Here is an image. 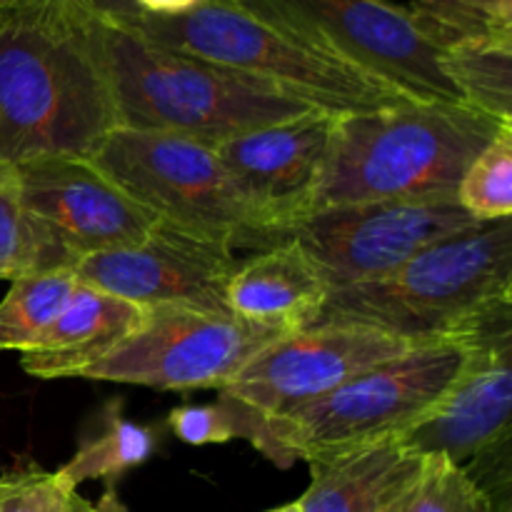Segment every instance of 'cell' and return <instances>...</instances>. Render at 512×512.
<instances>
[{
    "label": "cell",
    "instance_id": "1",
    "mask_svg": "<svg viewBox=\"0 0 512 512\" xmlns=\"http://www.w3.org/2000/svg\"><path fill=\"white\" fill-rule=\"evenodd\" d=\"M70 0L0 8V165L90 158L118 128L90 23Z\"/></svg>",
    "mask_w": 512,
    "mask_h": 512
},
{
    "label": "cell",
    "instance_id": "2",
    "mask_svg": "<svg viewBox=\"0 0 512 512\" xmlns=\"http://www.w3.org/2000/svg\"><path fill=\"white\" fill-rule=\"evenodd\" d=\"M118 128L218 145L310 113L308 103L243 73L155 45L128 25L90 23Z\"/></svg>",
    "mask_w": 512,
    "mask_h": 512
},
{
    "label": "cell",
    "instance_id": "3",
    "mask_svg": "<svg viewBox=\"0 0 512 512\" xmlns=\"http://www.w3.org/2000/svg\"><path fill=\"white\" fill-rule=\"evenodd\" d=\"M500 123L468 105L445 103L340 115L315 210L370 200L455 198L465 168Z\"/></svg>",
    "mask_w": 512,
    "mask_h": 512
},
{
    "label": "cell",
    "instance_id": "4",
    "mask_svg": "<svg viewBox=\"0 0 512 512\" xmlns=\"http://www.w3.org/2000/svg\"><path fill=\"white\" fill-rule=\"evenodd\" d=\"M508 300L512 218L430 245L373 283L330 290L315 323L365 325L413 345L458 343Z\"/></svg>",
    "mask_w": 512,
    "mask_h": 512
},
{
    "label": "cell",
    "instance_id": "5",
    "mask_svg": "<svg viewBox=\"0 0 512 512\" xmlns=\"http://www.w3.org/2000/svg\"><path fill=\"white\" fill-rule=\"evenodd\" d=\"M128 28L175 53L273 85L335 118L413 103L240 0H203L178 18L140 15Z\"/></svg>",
    "mask_w": 512,
    "mask_h": 512
},
{
    "label": "cell",
    "instance_id": "6",
    "mask_svg": "<svg viewBox=\"0 0 512 512\" xmlns=\"http://www.w3.org/2000/svg\"><path fill=\"white\" fill-rule=\"evenodd\" d=\"M463 358L460 343L420 345L265 425L253 445L278 468H290L400 438L443 400Z\"/></svg>",
    "mask_w": 512,
    "mask_h": 512
},
{
    "label": "cell",
    "instance_id": "7",
    "mask_svg": "<svg viewBox=\"0 0 512 512\" xmlns=\"http://www.w3.org/2000/svg\"><path fill=\"white\" fill-rule=\"evenodd\" d=\"M88 160L168 228L233 253H255L273 245L250 215L213 145L180 135L113 128Z\"/></svg>",
    "mask_w": 512,
    "mask_h": 512
},
{
    "label": "cell",
    "instance_id": "8",
    "mask_svg": "<svg viewBox=\"0 0 512 512\" xmlns=\"http://www.w3.org/2000/svg\"><path fill=\"white\" fill-rule=\"evenodd\" d=\"M413 103L465 105L428 25L395 0H240Z\"/></svg>",
    "mask_w": 512,
    "mask_h": 512
},
{
    "label": "cell",
    "instance_id": "9",
    "mask_svg": "<svg viewBox=\"0 0 512 512\" xmlns=\"http://www.w3.org/2000/svg\"><path fill=\"white\" fill-rule=\"evenodd\" d=\"M283 335L223 310L150 305L140 328L83 378L153 390H220Z\"/></svg>",
    "mask_w": 512,
    "mask_h": 512
},
{
    "label": "cell",
    "instance_id": "10",
    "mask_svg": "<svg viewBox=\"0 0 512 512\" xmlns=\"http://www.w3.org/2000/svg\"><path fill=\"white\" fill-rule=\"evenodd\" d=\"M420 345L355 323H315L260 350L243 373L220 388V403L243 420V440L315 403L353 375Z\"/></svg>",
    "mask_w": 512,
    "mask_h": 512
},
{
    "label": "cell",
    "instance_id": "11",
    "mask_svg": "<svg viewBox=\"0 0 512 512\" xmlns=\"http://www.w3.org/2000/svg\"><path fill=\"white\" fill-rule=\"evenodd\" d=\"M478 225L455 198L370 200L315 210L290 238L313 258L328 288L338 290L385 278L430 245Z\"/></svg>",
    "mask_w": 512,
    "mask_h": 512
},
{
    "label": "cell",
    "instance_id": "12",
    "mask_svg": "<svg viewBox=\"0 0 512 512\" xmlns=\"http://www.w3.org/2000/svg\"><path fill=\"white\" fill-rule=\"evenodd\" d=\"M463 365L443 400L400 443L420 455H445L465 468L510 443L512 300L490 310L458 340Z\"/></svg>",
    "mask_w": 512,
    "mask_h": 512
},
{
    "label": "cell",
    "instance_id": "13",
    "mask_svg": "<svg viewBox=\"0 0 512 512\" xmlns=\"http://www.w3.org/2000/svg\"><path fill=\"white\" fill-rule=\"evenodd\" d=\"M23 205L65 265L135 248L158 220L88 158L50 155L15 165Z\"/></svg>",
    "mask_w": 512,
    "mask_h": 512
},
{
    "label": "cell",
    "instance_id": "14",
    "mask_svg": "<svg viewBox=\"0 0 512 512\" xmlns=\"http://www.w3.org/2000/svg\"><path fill=\"white\" fill-rule=\"evenodd\" d=\"M333 125L335 115L310 110L215 145L225 173L273 245L288 240L315 210Z\"/></svg>",
    "mask_w": 512,
    "mask_h": 512
},
{
    "label": "cell",
    "instance_id": "15",
    "mask_svg": "<svg viewBox=\"0 0 512 512\" xmlns=\"http://www.w3.org/2000/svg\"><path fill=\"white\" fill-rule=\"evenodd\" d=\"M238 255L158 223L135 248L85 255L73 265L80 283L135 305L180 303L203 310L225 308V288Z\"/></svg>",
    "mask_w": 512,
    "mask_h": 512
},
{
    "label": "cell",
    "instance_id": "16",
    "mask_svg": "<svg viewBox=\"0 0 512 512\" xmlns=\"http://www.w3.org/2000/svg\"><path fill=\"white\" fill-rule=\"evenodd\" d=\"M330 288L298 240L288 238L250 258H240L225 288V308L235 318L295 333L315 323Z\"/></svg>",
    "mask_w": 512,
    "mask_h": 512
},
{
    "label": "cell",
    "instance_id": "17",
    "mask_svg": "<svg viewBox=\"0 0 512 512\" xmlns=\"http://www.w3.org/2000/svg\"><path fill=\"white\" fill-rule=\"evenodd\" d=\"M143 318V305L78 283L58 320L33 348L20 353V368L40 380L83 378L85 370L108 358L130 338Z\"/></svg>",
    "mask_w": 512,
    "mask_h": 512
},
{
    "label": "cell",
    "instance_id": "18",
    "mask_svg": "<svg viewBox=\"0 0 512 512\" xmlns=\"http://www.w3.org/2000/svg\"><path fill=\"white\" fill-rule=\"evenodd\" d=\"M425 455L395 440L310 460L300 512H393L423 470Z\"/></svg>",
    "mask_w": 512,
    "mask_h": 512
},
{
    "label": "cell",
    "instance_id": "19",
    "mask_svg": "<svg viewBox=\"0 0 512 512\" xmlns=\"http://www.w3.org/2000/svg\"><path fill=\"white\" fill-rule=\"evenodd\" d=\"M443 70L468 108L512 120V35H473L443 48Z\"/></svg>",
    "mask_w": 512,
    "mask_h": 512
},
{
    "label": "cell",
    "instance_id": "20",
    "mask_svg": "<svg viewBox=\"0 0 512 512\" xmlns=\"http://www.w3.org/2000/svg\"><path fill=\"white\" fill-rule=\"evenodd\" d=\"M155 448L158 438L153 430L125 418L123 405L115 400L100 415L93 433L83 435L73 458L55 473L70 490H78L90 480H108V485H115L120 475L148 463Z\"/></svg>",
    "mask_w": 512,
    "mask_h": 512
},
{
    "label": "cell",
    "instance_id": "21",
    "mask_svg": "<svg viewBox=\"0 0 512 512\" xmlns=\"http://www.w3.org/2000/svg\"><path fill=\"white\" fill-rule=\"evenodd\" d=\"M73 268H48L10 280L0 300V350L25 353L58 320L78 288Z\"/></svg>",
    "mask_w": 512,
    "mask_h": 512
},
{
    "label": "cell",
    "instance_id": "22",
    "mask_svg": "<svg viewBox=\"0 0 512 512\" xmlns=\"http://www.w3.org/2000/svg\"><path fill=\"white\" fill-rule=\"evenodd\" d=\"M48 268L70 265L25 210L15 165H0V280Z\"/></svg>",
    "mask_w": 512,
    "mask_h": 512
},
{
    "label": "cell",
    "instance_id": "23",
    "mask_svg": "<svg viewBox=\"0 0 512 512\" xmlns=\"http://www.w3.org/2000/svg\"><path fill=\"white\" fill-rule=\"evenodd\" d=\"M455 200L478 223L512 218V120H503L485 148L470 160Z\"/></svg>",
    "mask_w": 512,
    "mask_h": 512
},
{
    "label": "cell",
    "instance_id": "24",
    "mask_svg": "<svg viewBox=\"0 0 512 512\" xmlns=\"http://www.w3.org/2000/svg\"><path fill=\"white\" fill-rule=\"evenodd\" d=\"M493 500L445 455H425L423 470L393 512H488Z\"/></svg>",
    "mask_w": 512,
    "mask_h": 512
},
{
    "label": "cell",
    "instance_id": "25",
    "mask_svg": "<svg viewBox=\"0 0 512 512\" xmlns=\"http://www.w3.org/2000/svg\"><path fill=\"white\" fill-rule=\"evenodd\" d=\"M440 48L473 35H512V0H410Z\"/></svg>",
    "mask_w": 512,
    "mask_h": 512
},
{
    "label": "cell",
    "instance_id": "26",
    "mask_svg": "<svg viewBox=\"0 0 512 512\" xmlns=\"http://www.w3.org/2000/svg\"><path fill=\"white\" fill-rule=\"evenodd\" d=\"M3 493H0V512H60L73 490L58 478V473L25 465L0 475Z\"/></svg>",
    "mask_w": 512,
    "mask_h": 512
},
{
    "label": "cell",
    "instance_id": "27",
    "mask_svg": "<svg viewBox=\"0 0 512 512\" xmlns=\"http://www.w3.org/2000/svg\"><path fill=\"white\" fill-rule=\"evenodd\" d=\"M168 428L185 445H220L243 438V420L225 403L213 405H180L170 410Z\"/></svg>",
    "mask_w": 512,
    "mask_h": 512
},
{
    "label": "cell",
    "instance_id": "28",
    "mask_svg": "<svg viewBox=\"0 0 512 512\" xmlns=\"http://www.w3.org/2000/svg\"><path fill=\"white\" fill-rule=\"evenodd\" d=\"M70 3L83 8L85 13L95 15L98 20H105V23L133 25L140 18L133 0H70Z\"/></svg>",
    "mask_w": 512,
    "mask_h": 512
},
{
    "label": "cell",
    "instance_id": "29",
    "mask_svg": "<svg viewBox=\"0 0 512 512\" xmlns=\"http://www.w3.org/2000/svg\"><path fill=\"white\" fill-rule=\"evenodd\" d=\"M60 512H130L128 508L123 505V500L118 498V490H115V485H108L105 488V493L100 495V500H88L83 498V495H78V490H73V493L65 498V505Z\"/></svg>",
    "mask_w": 512,
    "mask_h": 512
},
{
    "label": "cell",
    "instance_id": "30",
    "mask_svg": "<svg viewBox=\"0 0 512 512\" xmlns=\"http://www.w3.org/2000/svg\"><path fill=\"white\" fill-rule=\"evenodd\" d=\"M203 0H133L135 10L148 18H178V15L190 13Z\"/></svg>",
    "mask_w": 512,
    "mask_h": 512
},
{
    "label": "cell",
    "instance_id": "31",
    "mask_svg": "<svg viewBox=\"0 0 512 512\" xmlns=\"http://www.w3.org/2000/svg\"><path fill=\"white\" fill-rule=\"evenodd\" d=\"M268 512H300V505H298V500H295V503L280 505V508H273V510H268Z\"/></svg>",
    "mask_w": 512,
    "mask_h": 512
},
{
    "label": "cell",
    "instance_id": "32",
    "mask_svg": "<svg viewBox=\"0 0 512 512\" xmlns=\"http://www.w3.org/2000/svg\"><path fill=\"white\" fill-rule=\"evenodd\" d=\"M10 3H15V0H0V8H3V5H10Z\"/></svg>",
    "mask_w": 512,
    "mask_h": 512
},
{
    "label": "cell",
    "instance_id": "33",
    "mask_svg": "<svg viewBox=\"0 0 512 512\" xmlns=\"http://www.w3.org/2000/svg\"><path fill=\"white\" fill-rule=\"evenodd\" d=\"M0 493H3V478H0Z\"/></svg>",
    "mask_w": 512,
    "mask_h": 512
}]
</instances>
